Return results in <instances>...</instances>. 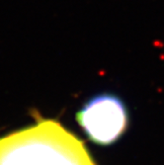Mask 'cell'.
<instances>
[{"mask_svg":"<svg viewBox=\"0 0 164 165\" xmlns=\"http://www.w3.org/2000/svg\"><path fill=\"white\" fill-rule=\"evenodd\" d=\"M0 165H95L83 142L60 123L42 120L0 138Z\"/></svg>","mask_w":164,"mask_h":165,"instance_id":"cell-1","label":"cell"},{"mask_svg":"<svg viewBox=\"0 0 164 165\" xmlns=\"http://www.w3.org/2000/svg\"><path fill=\"white\" fill-rule=\"evenodd\" d=\"M76 120L92 141L101 145L116 142L128 127V111L120 98L102 94L90 99L76 114Z\"/></svg>","mask_w":164,"mask_h":165,"instance_id":"cell-2","label":"cell"}]
</instances>
